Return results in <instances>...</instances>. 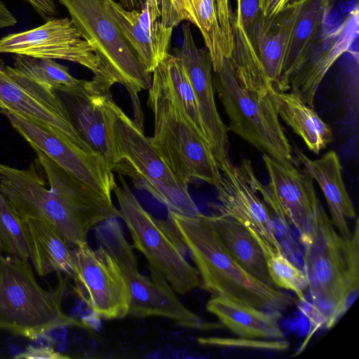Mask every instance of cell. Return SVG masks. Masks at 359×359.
<instances>
[{"label":"cell","mask_w":359,"mask_h":359,"mask_svg":"<svg viewBox=\"0 0 359 359\" xmlns=\"http://www.w3.org/2000/svg\"><path fill=\"white\" fill-rule=\"evenodd\" d=\"M207 310L222 325L239 337L259 339H282L284 333L278 320L281 312L259 309L222 297L212 296Z\"/></svg>","instance_id":"obj_23"},{"label":"cell","mask_w":359,"mask_h":359,"mask_svg":"<svg viewBox=\"0 0 359 359\" xmlns=\"http://www.w3.org/2000/svg\"><path fill=\"white\" fill-rule=\"evenodd\" d=\"M45 20L53 18L57 10L53 0H24Z\"/></svg>","instance_id":"obj_40"},{"label":"cell","mask_w":359,"mask_h":359,"mask_svg":"<svg viewBox=\"0 0 359 359\" xmlns=\"http://www.w3.org/2000/svg\"><path fill=\"white\" fill-rule=\"evenodd\" d=\"M295 159L320 186L327 203L332 222L338 233L348 239L351 231L346 219L356 218L353 202L342 177V167L337 153L329 151L320 158L312 160L304 152L294 149Z\"/></svg>","instance_id":"obj_22"},{"label":"cell","mask_w":359,"mask_h":359,"mask_svg":"<svg viewBox=\"0 0 359 359\" xmlns=\"http://www.w3.org/2000/svg\"><path fill=\"white\" fill-rule=\"evenodd\" d=\"M0 191L22 219L49 224L71 248L87 243L89 232L59 187L45 177L36 159L25 169L0 163Z\"/></svg>","instance_id":"obj_7"},{"label":"cell","mask_w":359,"mask_h":359,"mask_svg":"<svg viewBox=\"0 0 359 359\" xmlns=\"http://www.w3.org/2000/svg\"><path fill=\"white\" fill-rule=\"evenodd\" d=\"M278 116L304 142L308 149L318 154L333 140L331 127L299 97L290 93L271 91Z\"/></svg>","instance_id":"obj_26"},{"label":"cell","mask_w":359,"mask_h":359,"mask_svg":"<svg viewBox=\"0 0 359 359\" xmlns=\"http://www.w3.org/2000/svg\"><path fill=\"white\" fill-rule=\"evenodd\" d=\"M152 74L147 99L154 120L151 144L182 183L200 180L215 187L220 178L218 163L175 93L163 60Z\"/></svg>","instance_id":"obj_2"},{"label":"cell","mask_w":359,"mask_h":359,"mask_svg":"<svg viewBox=\"0 0 359 359\" xmlns=\"http://www.w3.org/2000/svg\"><path fill=\"white\" fill-rule=\"evenodd\" d=\"M109 12L144 70L152 74L169 53L173 27L162 22L161 0L140 1L131 11L107 0Z\"/></svg>","instance_id":"obj_17"},{"label":"cell","mask_w":359,"mask_h":359,"mask_svg":"<svg viewBox=\"0 0 359 359\" xmlns=\"http://www.w3.org/2000/svg\"><path fill=\"white\" fill-rule=\"evenodd\" d=\"M219 168L220 178L214 187L219 203L212 204L215 209L244 225L262 248L284 253L269 208L248 182L240 164L231 163Z\"/></svg>","instance_id":"obj_15"},{"label":"cell","mask_w":359,"mask_h":359,"mask_svg":"<svg viewBox=\"0 0 359 359\" xmlns=\"http://www.w3.org/2000/svg\"><path fill=\"white\" fill-rule=\"evenodd\" d=\"M0 112L14 113L36 121L57 131L83 149L93 153L75 128L65 104L55 90L22 75L2 60H0Z\"/></svg>","instance_id":"obj_12"},{"label":"cell","mask_w":359,"mask_h":359,"mask_svg":"<svg viewBox=\"0 0 359 359\" xmlns=\"http://www.w3.org/2000/svg\"><path fill=\"white\" fill-rule=\"evenodd\" d=\"M182 43L173 55L184 67L196 95L199 113L210 139L211 149L219 168L231 163L228 128L217 111L208 51L198 48L189 23L182 26Z\"/></svg>","instance_id":"obj_16"},{"label":"cell","mask_w":359,"mask_h":359,"mask_svg":"<svg viewBox=\"0 0 359 359\" xmlns=\"http://www.w3.org/2000/svg\"><path fill=\"white\" fill-rule=\"evenodd\" d=\"M170 0H161V20L163 22L170 8Z\"/></svg>","instance_id":"obj_43"},{"label":"cell","mask_w":359,"mask_h":359,"mask_svg":"<svg viewBox=\"0 0 359 359\" xmlns=\"http://www.w3.org/2000/svg\"><path fill=\"white\" fill-rule=\"evenodd\" d=\"M358 38V8L356 6L334 30L316 39L297 69L273 88L290 93L313 108L318 87L336 60Z\"/></svg>","instance_id":"obj_14"},{"label":"cell","mask_w":359,"mask_h":359,"mask_svg":"<svg viewBox=\"0 0 359 359\" xmlns=\"http://www.w3.org/2000/svg\"><path fill=\"white\" fill-rule=\"evenodd\" d=\"M287 1H288V4H290V2L294 1L295 0H287Z\"/></svg>","instance_id":"obj_44"},{"label":"cell","mask_w":359,"mask_h":359,"mask_svg":"<svg viewBox=\"0 0 359 359\" xmlns=\"http://www.w3.org/2000/svg\"><path fill=\"white\" fill-rule=\"evenodd\" d=\"M262 158L273 188L289 222L299 237L308 230L320 203L313 180L297 161H285L263 154Z\"/></svg>","instance_id":"obj_21"},{"label":"cell","mask_w":359,"mask_h":359,"mask_svg":"<svg viewBox=\"0 0 359 359\" xmlns=\"http://www.w3.org/2000/svg\"><path fill=\"white\" fill-rule=\"evenodd\" d=\"M151 278L137 273L127 280L130 292L128 315L133 318L162 317L183 327L212 330L223 329L221 323L204 320L177 298L165 278L149 269Z\"/></svg>","instance_id":"obj_19"},{"label":"cell","mask_w":359,"mask_h":359,"mask_svg":"<svg viewBox=\"0 0 359 359\" xmlns=\"http://www.w3.org/2000/svg\"><path fill=\"white\" fill-rule=\"evenodd\" d=\"M57 273L56 286L44 289L29 261L0 252V329L35 340L55 329L84 325L63 311L67 283Z\"/></svg>","instance_id":"obj_3"},{"label":"cell","mask_w":359,"mask_h":359,"mask_svg":"<svg viewBox=\"0 0 359 359\" xmlns=\"http://www.w3.org/2000/svg\"><path fill=\"white\" fill-rule=\"evenodd\" d=\"M116 161L113 172L126 175L135 187L149 192L168 211L188 217L201 212L182 183L144 135L121 110L114 124Z\"/></svg>","instance_id":"obj_5"},{"label":"cell","mask_w":359,"mask_h":359,"mask_svg":"<svg viewBox=\"0 0 359 359\" xmlns=\"http://www.w3.org/2000/svg\"><path fill=\"white\" fill-rule=\"evenodd\" d=\"M13 58V67L18 72L54 90L74 93L83 90L88 83V81L74 78L66 66L53 59L22 55H15Z\"/></svg>","instance_id":"obj_28"},{"label":"cell","mask_w":359,"mask_h":359,"mask_svg":"<svg viewBox=\"0 0 359 359\" xmlns=\"http://www.w3.org/2000/svg\"><path fill=\"white\" fill-rule=\"evenodd\" d=\"M121 185L114 187L120 218L126 224L133 245L148 262L149 268L162 275L173 290L186 294L200 286L198 270L190 264L169 238L161 220L141 205L122 175Z\"/></svg>","instance_id":"obj_8"},{"label":"cell","mask_w":359,"mask_h":359,"mask_svg":"<svg viewBox=\"0 0 359 359\" xmlns=\"http://www.w3.org/2000/svg\"><path fill=\"white\" fill-rule=\"evenodd\" d=\"M118 2L126 9L131 11L138 9L140 5V0H117Z\"/></svg>","instance_id":"obj_42"},{"label":"cell","mask_w":359,"mask_h":359,"mask_svg":"<svg viewBox=\"0 0 359 359\" xmlns=\"http://www.w3.org/2000/svg\"><path fill=\"white\" fill-rule=\"evenodd\" d=\"M17 20L13 13L6 7L5 4L0 0V28L14 26Z\"/></svg>","instance_id":"obj_41"},{"label":"cell","mask_w":359,"mask_h":359,"mask_svg":"<svg viewBox=\"0 0 359 359\" xmlns=\"http://www.w3.org/2000/svg\"><path fill=\"white\" fill-rule=\"evenodd\" d=\"M64 94L68 97V104H64L75 128L90 149L113 172L116 161L114 124L122 109L110 91L93 90L90 81L83 90Z\"/></svg>","instance_id":"obj_18"},{"label":"cell","mask_w":359,"mask_h":359,"mask_svg":"<svg viewBox=\"0 0 359 359\" xmlns=\"http://www.w3.org/2000/svg\"><path fill=\"white\" fill-rule=\"evenodd\" d=\"M94 230L97 242L115 261L126 280L140 273L135 256L117 218L100 222Z\"/></svg>","instance_id":"obj_30"},{"label":"cell","mask_w":359,"mask_h":359,"mask_svg":"<svg viewBox=\"0 0 359 359\" xmlns=\"http://www.w3.org/2000/svg\"><path fill=\"white\" fill-rule=\"evenodd\" d=\"M28 252L37 275L46 276L53 273H74L71 247L60 233L49 224L36 219H22Z\"/></svg>","instance_id":"obj_24"},{"label":"cell","mask_w":359,"mask_h":359,"mask_svg":"<svg viewBox=\"0 0 359 359\" xmlns=\"http://www.w3.org/2000/svg\"><path fill=\"white\" fill-rule=\"evenodd\" d=\"M0 53L67 60L88 68L94 75L101 67L93 46L69 18H50L39 27L2 37Z\"/></svg>","instance_id":"obj_13"},{"label":"cell","mask_w":359,"mask_h":359,"mask_svg":"<svg viewBox=\"0 0 359 359\" xmlns=\"http://www.w3.org/2000/svg\"><path fill=\"white\" fill-rule=\"evenodd\" d=\"M233 49L227 58L239 84L257 93H270L273 86L268 79L256 48L248 32L233 18Z\"/></svg>","instance_id":"obj_27"},{"label":"cell","mask_w":359,"mask_h":359,"mask_svg":"<svg viewBox=\"0 0 359 359\" xmlns=\"http://www.w3.org/2000/svg\"><path fill=\"white\" fill-rule=\"evenodd\" d=\"M0 252L29 261L22 219L1 191Z\"/></svg>","instance_id":"obj_33"},{"label":"cell","mask_w":359,"mask_h":359,"mask_svg":"<svg viewBox=\"0 0 359 359\" xmlns=\"http://www.w3.org/2000/svg\"><path fill=\"white\" fill-rule=\"evenodd\" d=\"M345 271L343 297L329 317L326 329L332 328L348 311L358 295L359 289V222L356 218L353 233L344 239Z\"/></svg>","instance_id":"obj_31"},{"label":"cell","mask_w":359,"mask_h":359,"mask_svg":"<svg viewBox=\"0 0 359 359\" xmlns=\"http://www.w3.org/2000/svg\"><path fill=\"white\" fill-rule=\"evenodd\" d=\"M82 37L94 48L101 65L127 90L133 104V122L144 129V115L138 93L149 89L147 73L111 18L107 0H60Z\"/></svg>","instance_id":"obj_4"},{"label":"cell","mask_w":359,"mask_h":359,"mask_svg":"<svg viewBox=\"0 0 359 359\" xmlns=\"http://www.w3.org/2000/svg\"><path fill=\"white\" fill-rule=\"evenodd\" d=\"M4 115L34 151L43 152L83 184L111 199L116 183L113 172L101 157L36 121L14 113Z\"/></svg>","instance_id":"obj_11"},{"label":"cell","mask_w":359,"mask_h":359,"mask_svg":"<svg viewBox=\"0 0 359 359\" xmlns=\"http://www.w3.org/2000/svg\"><path fill=\"white\" fill-rule=\"evenodd\" d=\"M262 16L273 20L288 4L287 0H259Z\"/></svg>","instance_id":"obj_39"},{"label":"cell","mask_w":359,"mask_h":359,"mask_svg":"<svg viewBox=\"0 0 359 359\" xmlns=\"http://www.w3.org/2000/svg\"><path fill=\"white\" fill-rule=\"evenodd\" d=\"M270 278L276 288L292 291L299 302H306L304 292L308 280L304 271L292 262L283 252L270 248H262Z\"/></svg>","instance_id":"obj_32"},{"label":"cell","mask_w":359,"mask_h":359,"mask_svg":"<svg viewBox=\"0 0 359 359\" xmlns=\"http://www.w3.org/2000/svg\"><path fill=\"white\" fill-rule=\"evenodd\" d=\"M215 92L229 120L228 130L252 144L262 154L294 161L292 148L281 126L271 96L243 88L227 58L213 77Z\"/></svg>","instance_id":"obj_6"},{"label":"cell","mask_w":359,"mask_h":359,"mask_svg":"<svg viewBox=\"0 0 359 359\" xmlns=\"http://www.w3.org/2000/svg\"><path fill=\"white\" fill-rule=\"evenodd\" d=\"M72 253L75 292L92 312L107 320L128 316V283L106 250H93L86 243L73 247Z\"/></svg>","instance_id":"obj_10"},{"label":"cell","mask_w":359,"mask_h":359,"mask_svg":"<svg viewBox=\"0 0 359 359\" xmlns=\"http://www.w3.org/2000/svg\"><path fill=\"white\" fill-rule=\"evenodd\" d=\"M194 262L200 286L214 297L242 302L257 309L283 311L296 303L290 294L252 276L229 254L211 215L194 217L168 211Z\"/></svg>","instance_id":"obj_1"},{"label":"cell","mask_w":359,"mask_h":359,"mask_svg":"<svg viewBox=\"0 0 359 359\" xmlns=\"http://www.w3.org/2000/svg\"><path fill=\"white\" fill-rule=\"evenodd\" d=\"M333 0H295L274 19L283 48V67L276 85L287 78L302 61L320 33Z\"/></svg>","instance_id":"obj_20"},{"label":"cell","mask_w":359,"mask_h":359,"mask_svg":"<svg viewBox=\"0 0 359 359\" xmlns=\"http://www.w3.org/2000/svg\"><path fill=\"white\" fill-rule=\"evenodd\" d=\"M299 239L304 246V272L308 280L311 304L324 317L326 325L343 297L344 239L320 202L307 231Z\"/></svg>","instance_id":"obj_9"},{"label":"cell","mask_w":359,"mask_h":359,"mask_svg":"<svg viewBox=\"0 0 359 359\" xmlns=\"http://www.w3.org/2000/svg\"><path fill=\"white\" fill-rule=\"evenodd\" d=\"M163 61L172 88L178 100L194 124L210 144L199 113L194 88L184 67L180 60L170 53L167 55Z\"/></svg>","instance_id":"obj_34"},{"label":"cell","mask_w":359,"mask_h":359,"mask_svg":"<svg viewBox=\"0 0 359 359\" xmlns=\"http://www.w3.org/2000/svg\"><path fill=\"white\" fill-rule=\"evenodd\" d=\"M13 358L17 359H67L69 357L55 351L50 346H29L23 352L15 355Z\"/></svg>","instance_id":"obj_38"},{"label":"cell","mask_w":359,"mask_h":359,"mask_svg":"<svg viewBox=\"0 0 359 359\" xmlns=\"http://www.w3.org/2000/svg\"><path fill=\"white\" fill-rule=\"evenodd\" d=\"M191 1V0H170L169 11L163 22L174 27L183 20L190 22Z\"/></svg>","instance_id":"obj_37"},{"label":"cell","mask_w":359,"mask_h":359,"mask_svg":"<svg viewBox=\"0 0 359 359\" xmlns=\"http://www.w3.org/2000/svg\"><path fill=\"white\" fill-rule=\"evenodd\" d=\"M197 341L202 345L221 347L247 348L270 351H285L288 341L282 339H259L239 337H199Z\"/></svg>","instance_id":"obj_35"},{"label":"cell","mask_w":359,"mask_h":359,"mask_svg":"<svg viewBox=\"0 0 359 359\" xmlns=\"http://www.w3.org/2000/svg\"><path fill=\"white\" fill-rule=\"evenodd\" d=\"M211 216L218 236L231 257L252 276L276 288L262 248L249 230L227 215Z\"/></svg>","instance_id":"obj_25"},{"label":"cell","mask_w":359,"mask_h":359,"mask_svg":"<svg viewBox=\"0 0 359 359\" xmlns=\"http://www.w3.org/2000/svg\"><path fill=\"white\" fill-rule=\"evenodd\" d=\"M260 17L259 0H237V12L234 18L248 34L255 29Z\"/></svg>","instance_id":"obj_36"},{"label":"cell","mask_w":359,"mask_h":359,"mask_svg":"<svg viewBox=\"0 0 359 359\" xmlns=\"http://www.w3.org/2000/svg\"><path fill=\"white\" fill-rule=\"evenodd\" d=\"M258 53L266 74L273 86L279 79L283 67V48L274 20H269L262 15L252 32L248 34Z\"/></svg>","instance_id":"obj_29"}]
</instances>
